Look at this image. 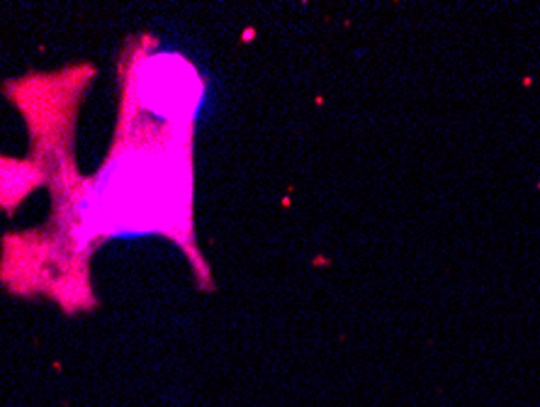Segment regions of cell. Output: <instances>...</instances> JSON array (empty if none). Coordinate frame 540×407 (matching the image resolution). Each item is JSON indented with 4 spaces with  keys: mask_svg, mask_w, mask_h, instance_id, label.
Masks as SVG:
<instances>
[{
    "mask_svg": "<svg viewBox=\"0 0 540 407\" xmlns=\"http://www.w3.org/2000/svg\"><path fill=\"white\" fill-rule=\"evenodd\" d=\"M27 174L25 166H18L15 161L0 159V203L8 205L10 200L20 198L25 193Z\"/></svg>",
    "mask_w": 540,
    "mask_h": 407,
    "instance_id": "obj_1",
    "label": "cell"
}]
</instances>
